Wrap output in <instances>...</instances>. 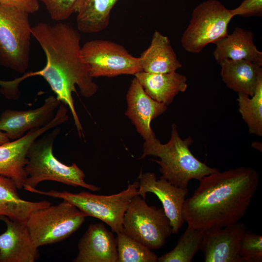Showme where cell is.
Masks as SVG:
<instances>
[{
  "instance_id": "obj_1",
  "label": "cell",
  "mask_w": 262,
  "mask_h": 262,
  "mask_svg": "<svg viewBox=\"0 0 262 262\" xmlns=\"http://www.w3.org/2000/svg\"><path fill=\"white\" fill-rule=\"evenodd\" d=\"M32 34L44 51L47 63L36 72L25 73L11 84L17 88L27 78L40 76L44 78L56 95V98L68 106L78 132L82 128L75 109L72 93L76 86L82 97L90 98L98 90L88 66L81 56V35L78 30L58 22L55 24L40 22L32 27Z\"/></svg>"
},
{
  "instance_id": "obj_2",
  "label": "cell",
  "mask_w": 262,
  "mask_h": 262,
  "mask_svg": "<svg viewBox=\"0 0 262 262\" xmlns=\"http://www.w3.org/2000/svg\"><path fill=\"white\" fill-rule=\"evenodd\" d=\"M259 180L258 172L248 166L218 170L203 177L193 195L185 199L184 222L203 230L238 222L248 210Z\"/></svg>"
},
{
  "instance_id": "obj_3",
  "label": "cell",
  "mask_w": 262,
  "mask_h": 262,
  "mask_svg": "<svg viewBox=\"0 0 262 262\" xmlns=\"http://www.w3.org/2000/svg\"><path fill=\"white\" fill-rule=\"evenodd\" d=\"M193 143L189 136L182 139L179 135L176 124L171 126L169 140L162 144L157 138L145 141L143 152L139 159L147 156L158 157L160 160L153 161L160 166L163 178L173 185L187 188L189 181L193 179L199 180L203 177L218 171L200 161L192 153L189 146Z\"/></svg>"
},
{
  "instance_id": "obj_4",
  "label": "cell",
  "mask_w": 262,
  "mask_h": 262,
  "mask_svg": "<svg viewBox=\"0 0 262 262\" xmlns=\"http://www.w3.org/2000/svg\"><path fill=\"white\" fill-rule=\"evenodd\" d=\"M60 131L59 127H56L30 146L27 153L25 166L27 178L23 187L35 188L43 181L51 180L92 191L100 190V187L85 182V174L76 164L66 165L54 156L53 146Z\"/></svg>"
},
{
  "instance_id": "obj_5",
  "label": "cell",
  "mask_w": 262,
  "mask_h": 262,
  "mask_svg": "<svg viewBox=\"0 0 262 262\" xmlns=\"http://www.w3.org/2000/svg\"><path fill=\"white\" fill-rule=\"evenodd\" d=\"M139 181L128 185L120 193L110 196L98 195L88 192L72 193L56 190L43 191L31 187H25L26 191L70 202L86 216L100 220L108 225L114 232H123V220L125 213L132 198L137 195Z\"/></svg>"
},
{
  "instance_id": "obj_6",
  "label": "cell",
  "mask_w": 262,
  "mask_h": 262,
  "mask_svg": "<svg viewBox=\"0 0 262 262\" xmlns=\"http://www.w3.org/2000/svg\"><path fill=\"white\" fill-rule=\"evenodd\" d=\"M29 14L0 2V65L20 73H25L29 66Z\"/></svg>"
},
{
  "instance_id": "obj_7",
  "label": "cell",
  "mask_w": 262,
  "mask_h": 262,
  "mask_svg": "<svg viewBox=\"0 0 262 262\" xmlns=\"http://www.w3.org/2000/svg\"><path fill=\"white\" fill-rule=\"evenodd\" d=\"M87 216L66 200L33 212L26 222L33 244L38 247L62 241L82 226Z\"/></svg>"
},
{
  "instance_id": "obj_8",
  "label": "cell",
  "mask_w": 262,
  "mask_h": 262,
  "mask_svg": "<svg viewBox=\"0 0 262 262\" xmlns=\"http://www.w3.org/2000/svg\"><path fill=\"white\" fill-rule=\"evenodd\" d=\"M230 9L217 0H207L193 10L190 23L183 32L181 44L188 52L197 53L210 43L226 36L233 17Z\"/></svg>"
},
{
  "instance_id": "obj_9",
  "label": "cell",
  "mask_w": 262,
  "mask_h": 262,
  "mask_svg": "<svg viewBox=\"0 0 262 262\" xmlns=\"http://www.w3.org/2000/svg\"><path fill=\"white\" fill-rule=\"evenodd\" d=\"M123 228L126 234L151 250L162 247L172 233L164 209L149 206L138 195L132 198L125 213Z\"/></svg>"
},
{
  "instance_id": "obj_10",
  "label": "cell",
  "mask_w": 262,
  "mask_h": 262,
  "mask_svg": "<svg viewBox=\"0 0 262 262\" xmlns=\"http://www.w3.org/2000/svg\"><path fill=\"white\" fill-rule=\"evenodd\" d=\"M81 56L93 78L134 76L142 71L139 57L131 55L123 46L109 40L86 42L81 47Z\"/></svg>"
},
{
  "instance_id": "obj_11",
  "label": "cell",
  "mask_w": 262,
  "mask_h": 262,
  "mask_svg": "<svg viewBox=\"0 0 262 262\" xmlns=\"http://www.w3.org/2000/svg\"><path fill=\"white\" fill-rule=\"evenodd\" d=\"M68 120L67 109L61 103L53 119L47 125L32 129L19 139L0 145V175L12 179L18 189L27 178L25 166L27 153L32 144L44 133Z\"/></svg>"
},
{
  "instance_id": "obj_12",
  "label": "cell",
  "mask_w": 262,
  "mask_h": 262,
  "mask_svg": "<svg viewBox=\"0 0 262 262\" xmlns=\"http://www.w3.org/2000/svg\"><path fill=\"white\" fill-rule=\"evenodd\" d=\"M138 179L137 195L144 199L148 193L156 195L170 222L172 233H177L184 222L183 208L188 192L187 188L177 187L161 177L157 179L156 174L152 172L141 173Z\"/></svg>"
},
{
  "instance_id": "obj_13",
  "label": "cell",
  "mask_w": 262,
  "mask_h": 262,
  "mask_svg": "<svg viewBox=\"0 0 262 262\" xmlns=\"http://www.w3.org/2000/svg\"><path fill=\"white\" fill-rule=\"evenodd\" d=\"M246 225L236 222L223 228L205 230L200 250L205 262H243L239 255Z\"/></svg>"
},
{
  "instance_id": "obj_14",
  "label": "cell",
  "mask_w": 262,
  "mask_h": 262,
  "mask_svg": "<svg viewBox=\"0 0 262 262\" xmlns=\"http://www.w3.org/2000/svg\"><path fill=\"white\" fill-rule=\"evenodd\" d=\"M61 102L56 97L50 96L43 104L36 109L26 111L6 109L0 115V130L10 140L20 138L30 130L44 127L54 117L55 111Z\"/></svg>"
},
{
  "instance_id": "obj_15",
  "label": "cell",
  "mask_w": 262,
  "mask_h": 262,
  "mask_svg": "<svg viewBox=\"0 0 262 262\" xmlns=\"http://www.w3.org/2000/svg\"><path fill=\"white\" fill-rule=\"evenodd\" d=\"M126 99L125 115L131 120L138 132L145 141L156 139L151 122L166 111L167 106L149 97L135 77L129 88Z\"/></svg>"
},
{
  "instance_id": "obj_16",
  "label": "cell",
  "mask_w": 262,
  "mask_h": 262,
  "mask_svg": "<svg viewBox=\"0 0 262 262\" xmlns=\"http://www.w3.org/2000/svg\"><path fill=\"white\" fill-rule=\"evenodd\" d=\"M6 225L0 235V262H34L39 253L33 243L26 222L15 221L0 216Z\"/></svg>"
},
{
  "instance_id": "obj_17",
  "label": "cell",
  "mask_w": 262,
  "mask_h": 262,
  "mask_svg": "<svg viewBox=\"0 0 262 262\" xmlns=\"http://www.w3.org/2000/svg\"><path fill=\"white\" fill-rule=\"evenodd\" d=\"M78 248L74 262H117L116 237L102 223L90 225Z\"/></svg>"
},
{
  "instance_id": "obj_18",
  "label": "cell",
  "mask_w": 262,
  "mask_h": 262,
  "mask_svg": "<svg viewBox=\"0 0 262 262\" xmlns=\"http://www.w3.org/2000/svg\"><path fill=\"white\" fill-rule=\"evenodd\" d=\"M253 33L236 27L230 34L218 41L213 54L219 64L225 59L245 60L262 66V52L253 41Z\"/></svg>"
},
{
  "instance_id": "obj_19",
  "label": "cell",
  "mask_w": 262,
  "mask_h": 262,
  "mask_svg": "<svg viewBox=\"0 0 262 262\" xmlns=\"http://www.w3.org/2000/svg\"><path fill=\"white\" fill-rule=\"evenodd\" d=\"M142 71L151 73H167L182 67L167 36L155 31L149 46L139 57Z\"/></svg>"
},
{
  "instance_id": "obj_20",
  "label": "cell",
  "mask_w": 262,
  "mask_h": 262,
  "mask_svg": "<svg viewBox=\"0 0 262 262\" xmlns=\"http://www.w3.org/2000/svg\"><path fill=\"white\" fill-rule=\"evenodd\" d=\"M134 76L149 97L167 106L180 92H185L188 87L186 76L176 71L167 73L141 71Z\"/></svg>"
},
{
  "instance_id": "obj_21",
  "label": "cell",
  "mask_w": 262,
  "mask_h": 262,
  "mask_svg": "<svg viewBox=\"0 0 262 262\" xmlns=\"http://www.w3.org/2000/svg\"><path fill=\"white\" fill-rule=\"evenodd\" d=\"M219 64L222 81L229 88L250 97L253 96L262 77L261 66L245 60L225 59Z\"/></svg>"
},
{
  "instance_id": "obj_22",
  "label": "cell",
  "mask_w": 262,
  "mask_h": 262,
  "mask_svg": "<svg viewBox=\"0 0 262 262\" xmlns=\"http://www.w3.org/2000/svg\"><path fill=\"white\" fill-rule=\"evenodd\" d=\"M17 186L11 179L0 175V216L26 222L33 212L51 205L47 200L29 201L18 195Z\"/></svg>"
},
{
  "instance_id": "obj_23",
  "label": "cell",
  "mask_w": 262,
  "mask_h": 262,
  "mask_svg": "<svg viewBox=\"0 0 262 262\" xmlns=\"http://www.w3.org/2000/svg\"><path fill=\"white\" fill-rule=\"evenodd\" d=\"M118 0H83L77 12L78 30L84 33H97L109 25L111 11Z\"/></svg>"
},
{
  "instance_id": "obj_24",
  "label": "cell",
  "mask_w": 262,
  "mask_h": 262,
  "mask_svg": "<svg viewBox=\"0 0 262 262\" xmlns=\"http://www.w3.org/2000/svg\"><path fill=\"white\" fill-rule=\"evenodd\" d=\"M238 110L246 124L248 131L258 136H262V77L257 83L254 94L249 96L238 93Z\"/></svg>"
},
{
  "instance_id": "obj_25",
  "label": "cell",
  "mask_w": 262,
  "mask_h": 262,
  "mask_svg": "<svg viewBox=\"0 0 262 262\" xmlns=\"http://www.w3.org/2000/svg\"><path fill=\"white\" fill-rule=\"evenodd\" d=\"M205 230L187 226L179 239L176 246L170 251L158 257L159 262H191L200 250Z\"/></svg>"
},
{
  "instance_id": "obj_26",
  "label": "cell",
  "mask_w": 262,
  "mask_h": 262,
  "mask_svg": "<svg viewBox=\"0 0 262 262\" xmlns=\"http://www.w3.org/2000/svg\"><path fill=\"white\" fill-rule=\"evenodd\" d=\"M117 262H157V256L146 246L122 232L116 233Z\"/></svg>"
},
{
  "instance_id": "obj_27",
  "label": "cell",
  "mask_w": 262,
  "mask_h": 262,
  "mask_svg": "<svg viewBox=\"0 0 262 262\" xmlns=\"http://www.w3.org/2000/svg\"><path fill=\"white\" fill-rule=\"evenodd\" d=\"M239 255L243 262H262V236L246 230L240 241Z\"/></svg>"
},
{
  "instance_id": "obj_28",
  "label": "cell",
  "mask_w": 262,
  "mask_h": 262,
  "mask_svg": "<svg viewBox=\"0 0 262 262\" xmlns=\"http://www.w3.org/2000/svg\"><path fill=\"white\" fill-rule=\"evenodd\" d=\"M46 6L51 18L61 22L68 18L74 13H76L79 0H37Z\"/></svg>"
},
{
  "instance_id": "obj_29",
  "label": "cell",
  "mask_w": 262,
  "mask_h": 262,
  "mask_svg": "<svg viewBox=\"0 0 262 262\" xmlns=\"http://www.w3.org/2000/svg\"><path fill=\"white\" fill-rule=\"evenodd\" d=\"M233 16H261L262 15V0H243L236 8L230 9Z\"/></svg>"
},
{
  "instance_id": "obj_30",
  "label": "cell",
  "mask_w": 262,
  "mask_h": 262,
  "mask_svg": "<svg viewBox=\"0 0 262 262\" xmlns=\"http://www.w3.org/2000/svg\"><path fill=\"white\" fill-rule=\"evenodd\" d=\"M4 5L23 10L29 14L37 12L39 8L37 0H0Z\"/></svg>"
},
{
  "instance_id": "obj_31",
  "label": "cell",
  "mask_w": 262,
  "mask_h": 262,
  "mask_svg": "<svg viewBox=\"0 0 262 262\" xmlns=\"http://www.w3.org/2000/svg\"><path fill=\"white\" fill-rule=\"evenodd\" d=\"M10 141V139L8 138L5 132L0 130V145L6 143Z\"/></svg>"
},
{
  "instance_id": "obj_32",
  "label": "cell",
  "mask_w": 262,
  "mask_h": 262,
  "mask_svg": "<svg viewBox=\"0 0 262 262\" xmlns=\"http://www.w3.org/2000/svg\"><path fill=\"white\" fill-rule=\"evenodd\" d=\"M83 1V0H78L77 6L76 13L78 11L80 8L81 7V5H82V3Z\"/></svg>"
}]
</instances>
